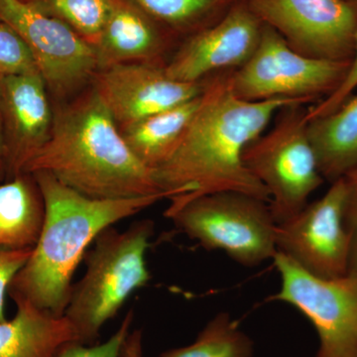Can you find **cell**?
<instances>
[{"label": "cell", "instance_id": "8", "mask_svg": "<svg viewBox=\"0 0 357 357\" xmlns=\"http://www.w3.org/2000/svg\"><path fill=\"white\" fill-rule=\"evenodd\" d=\"M273 261L281 289L270 299L291 305L311 321L319 337L317 357H357V275L321 278L279 252Z\"/></svg>", "mask_w": 357, "mask_h": 357}, {"label": "cell", "instance_id": "6", "mask_svg": "<svg viewBox=\"0 0 357 357\" xmlns=\"http://www.w3.org/2000/svg\"><path fill=\"white\" fill-rule=\"evenodd\" d=\"M165 217L206 250L255 267L276 255V227L269 204L237 192L204 195L167 208Z\"/></svg>", "mask_w": 357, "mask_h": 357}, {"label": "cell", "instance_id": "13", "mask_svg": "<svg viewBox=\"0 0 357 357\" xmlns=\"http://www.w3.org/2000/svg\"><path fill=\"white\" fill-rule=\"evenodd\" d=\"M164 68L149 64L112 66L98 70L91 86L121 128L203 93L206 79L185 83L169 77Z\"/></svg>", "mask_w": 357, "mask_h": 357}, {"label": "cell", "instance_id": "3", "mask_svg": "<svg viewBox=\"0 0 357 357\" xmlns=\"http://www.w3.org/2000/svg\"><path fill=\"white\" fill-rule=\"evenodd\" d=\"M31 174L44 197L46 218L38 243L14 277L8 295L14 303L26 301L55 316H64L74 287L73 277L98 234L166 199L163 195L91 199L49 173Z\"/></svg>", "mask_w": 357, "mask_h": 357}, {"label": "cell", "instance_id": "23", "mask_svg": "<svg viewBox=\"0 0 357 357\" xmlns=\"http://www.w3.org/2000/svg\"><path fill=\"white\" fill-rule=\"evenodd\" d=\"M39 73L31 51L11 26L0 20V81Z\"/></svg>", "mask_w": 357, "mask_h": 357}, {"label": "cell", "instance_id": "28", "mask_svg": "<svg viewBox=\"0 0 357 357\" xmlns=\"http://www.w3.org/2000/svg\"><path fill=\"white\" fill-rule=\"evenodd\" d=\"M6 166L4 158L3 136H2L1 107H0V183L6 182Z\"/></svg>", "mask_w": 357, "mask_h": 357}, {"label": "cell", "instance_id": "7", "mask_svg": "<svg viewBox=\"0 0 357 357\" xmlns=\"http://www.w3.org/2000/svg\"><path fill=\"white\" fill-rule=\"evenodd\" d=\"M351 66V62L300 55L278 33L265 25L253 55L238 69L230 70V89L245 102L288 98L309 105L335 93L344 83Z\"/></svg>", "mask_w": 357, "mask_h": 357}, {"label": "cell", "instance_id": "20", "mask_svg": "<svg viewBox=\"0 0 357 357\" xmlns=\"http://www.w3.org/2000/svg\"><path fill=\"white\" fill-rule=\"evenodd\" d=\"M255 344L229 312L213 317L192 344L170 349L159 357H252ZM121 357H143L142 335L129 333Z\"/></svg>", "mask_w": 357, "mask_h": 357}, {"label": "cell", "instance_id": "15", "mask_svg": "<svg viewBox=\"0 0 357 357\" xmlns=\"http://www.w3.org/2000/svg\"><path fill=\"white\" fill-rule=\"evenodd\" d=\"M131 0H112V8L96 46L98 70L123 64L165 67L171 43Z\"/></svg>", "mask_w": 357, "mask_h": 357}, {"label": "cell", "instance_id": "12", "mask_svg": "<svg viewBox=\"0 0 357 357\" xmlns=\"http://www.w3.org/2000/svg\"><path fill=\"white\" fill-rule=\"evenodd\" d=\"M261 23L246 4L234 6L215 24L191 35L176 49L164 68L166 74L198 83L217 73L238 69L257 48Z\"/></svg>", "mask_w": 357, "mask_h": 357}, {"label": "cell", "instance_id": "11", "mask_svg": "<svg viewBox=\"0 0 357 357\" xmlns=\"http://www.w3.org/2000/svg\"><path fill=\"white\" fill-rule=\"evenodd\" d=\"M344 178L331 184L321 199L277 225V252L307 273L325 279L349 274L351 239L344 225Z\"/></svg>", "mask_w": 357, "mask_h": 357}, {"label": "cell", "instance_id": "16", "mask_svg": "<svg viewBox=\"0 0 357 357\" xmlns=\"http://www.w3.org/2000/svg\"><path fill=\"white\" fill-rule=\"evenodd\" d=\"M11 319L0 321V357H58L70 342H79L76 331L65 316L15 302Z\"/></svg>", "mask_w": 357, "mask_h": 357}, {"label": "cell", "instance_id": "5", "mask_svg": "<svg viewBox=\"0 0 357 357\" xmlns=\"http://www.w3.org/2000/svg\"><path fill=\"white\" fill-rule=\"evenodd\" d=\"M306 105L296 103L279 110L271 129L251 141L243 154L244 165L269 192L277 225L304 210L325 182L307 137Z\"/></svg>", "mask_w": 357, "mask_h": 357}, {"label": "cell", "instance_id": "26", "mask_svg": "<svg viewBox=\"0 0 357 357\" xmlns=\"http://www.w3.org/2000/svg\"><path fill=\"white\" fill-rule=\"evenodd\" d=\"M357 89V32L356 40V53L352 60L349 74L340 86L332 95L326 96L324 100L314 103L312 107H307V119L324 116L332 114L337 110L349 98L354 95Z\"/></svg>", "mask_w": 357, "mask_h": 357}, {"label": "cell", "instance_id": "14", "mask_svg": "<svg viewBox=\"0 0 357 357\" xmlns=\"http://www.w3.org/2000/svg\"><path fill=\"white\" fill-rule=\"evenodd\" d=\"M49 95L40 73L0 81L6 181L24 173L50 137L54 112Z\"/></svg>", "mask_w": 357, "mask_h": 357}, {"label": "cell", "instance_id": "25", "mask_svg": "<svg viewBox=\"0 0 357 357\" xmlns=\"http://www.w3.org/2000/svg\"><path fill=\"white\" fill-rule=\"evenodd\" d=\"M344 225L351 239L349 273L357 275V167L344 176Z\"/></svg>", "mask_w": 357, "mask_h": 357}, {"label": "cell", "instance_id": "27", "mask_svg": "<svg viewBox=\"0 0 357 357\" xmlns=\"http://www.w3.org/2000/svg\"><path fill=\"white\" fill-rule=\"evenodd\" d=\"M33 249H25V250L0 249V321L6 319L4 306H6V294H8L9 286L16 274L29 259Z\"/></svg>", "mask_w": 357, "mask_h": 357}, {"label": "cell", "instance_id": "21", "mask_svg": "<svg viewBox=\"0 0 357 357\" xmlns=\"http://www.w3.org/2000/svg\"><path fill=\"white\" fill-rule=\"evenodd\" d=\"M24 1L37 10L62 21L95 48L112 8V0Z\"/></svg>", "mask_w": 357, "mask_h": 357}, {"label": "cell", "instance_id": "10", "mask_svg": "<svg viewBox=\"0 0 357 357\" xmlns=\"http://www.w3.org/2000/svg\"><path fill=\"white\" fill-rule=\"evenodd\" d=\"M249 8L300 55L352 62L356 0H249Z\"/></svg>", "mask_w": 357, "mask_h": 357}, {"label": "cell", "instance_id": "17", "mask_svg": "<svg viewBox=\"0 0 357 357\" xmlns=\"http://www.w3.org/2000/svg\"><path fill=\"white\" fill-rule=\"evenodd\" d=\"M307 133L324 180L333 184L357 167V93L337 110L307 119Z\"/></svg>", "mask_w": 357, "mask_h": 357}, {"label": "cell", "instance_id": "9", "mask_svg": "<svg viewBox=\"0 0 357 357\" xmlns=\"http://www.w3.org/2000/svg\"><path fill=\"white\" fill-rule=\"evenodd\" d=\"M0 20L24 40L50 95L67 100L91 84L98 70L96 48L64 22L24 0H0Z\"/></svg>", "mask_w": 357, "mask_h": 357}, {"label": "cell", "instance_id": "2", "mask_svg": "<svg viewBox=\"0 0 357 357\" xmlns=\"http://www.w3.org/2000/svg\"><path fill=\"white\" fill-rule=\"evenodd\" d=\"M35 172L49 173L91 199H166L154 171L131 151L91 86L54 112L50 137L24 173Z\"/></svg>", "mask_w": 357, "mask_h": 357}, {"label": "cell", "instance_id": "18", "mask_svg": "<svg viewBox=\"0 0 357 357\" xmlns=\"http://www.w3.org/2000/svg\"><path fill=\"white\" fill-rule=\"evenodd\" d=\"M45 218L44 197L33 174L22 173L0 183V249L34 248Z\"/></svg>", "mask_w": 357, "mask_h": 357}, {"label": "cell", "instance_id": "4", "mask_svg": "<svg viewBox=\"0 0 357 357\" xmlns=\"http://www.w3.org/2000/svg\"><path fill=\"white\" fill-rule=\"evenodd\" d=\"M153 234V222L143 220L123 231L107 227L96 237L84 255L86 273L73 287L64 314L79 344H95L105 323L151 280L145 256Z\"/></svg>", "mask_w": 357, "mask_h": 357}, {"label": "cell", "instance_id": "24", "mask_svg": "<svg viewBox=\"0 0 357 357\" xmlns=\"http://www.w3.org/2000/svg\"><path fill=\"white\" fill-rule=\"evenodd\" d=\"M132 321L133 312L130 311L122 321L119 330L107 342L91 345L70 342L64 347L58 357H121Z\"/></svg>", "mask_w": 357, "mask_h": 357}, {"label": "cell", "instance_id": "22", "mask_svg": "<svg viewBox=\"0 0 357 357\" xmlns=\"http://www.w3.org/2000/svg\"><path fill=\"white\" fill-rule=\"evenodd\" d=\"M154 20L178 32L195 33L210 27L206 22L225 0H131Z\"/></svg>", "mask_w": 357, "mask_h": 357}, {"label": "cell", "instance_id": "19", "mask_svg": "<svg viewBox=\"0 0 357 357\" xmlns=\"http://www.w3.org/2000/svg\"><path fill=\"white\" fill-rule=\"evenodd\" d=\"M202 93L172 109L119 128L131 151L148 168L154 171L175 151L198 112Z\"/></svg>", "mask_w": 357, "mask_h": 357}, {"label": "cell", "instance_id": "1", "mask_svg": "<svg viewBox=\"0 0 357 357\" xmlns=\"http://www.w3.org/2000/svg\"><path fill=\"white\" fill-rule=\"evenodd\" d=\"M229 70L206 77L198 112L168 159L154 170L160 190L175 208L192 199L237 192L270 203L269 192L244 165V149L264 132L275 115L302 100L245 102L229 84Z\"/></svg>", "mask_w": 357, "mask_h": 357}]
</instances>
